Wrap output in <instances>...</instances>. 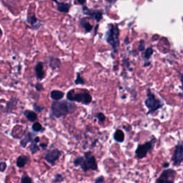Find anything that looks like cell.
<instances>
[{"mask_svg":"<svg viewBox=\"0 0 183 183\" xmlns=\"http://www.w3.org/2000/svg\"><path fill=\"white\" fill-rule=\"evenodd\" d=\"M6 167H7V164H6L5 162H0V171H1V172H4V171L5 170Z\"/></svg>","mask_w":183,"mask_h":183,"instance_id":"83f0119b","label":"cell"},{"mask_svg":"<svg viewBox=\"0 0 183 183\" xmlns=\"http://www.w3.org/2000/svg\"><path fill=\"white\" fill-rule=\"evenodd\" d=\"M39 150H40V148H39L38 146L37 145V143L34 141L32 144V146H31V151H32V154H34Z\"/></svg>","mask_w":183,"mask_h":183,"instance_id":"cb8c5ba5","label":"cell"},{"mask_svg":"<svg viewBox=\"0 0 183 183\" xmlns=\"http://www.w3.org/2000/svg\"><path fill=\"white\" fill-rule=\"evenodd\" d=\"M139 50H144V42L143 41H141V42H140V47Z\"/></svg>","mask_w":183,"mask_h":183,"instance_id":"836d02e7","label":"cell"},{"mask_svg":"<svg viewBox=\"0 0 183 183\" xmlns=\"http://www.w3.org/2000/svg\"><path fill=\"white\" fill-rule=\"evenodd\" d=\"M97 117L99 120V122H104L105 119H106V117H105V116H104V114H102V113H98V114H97Z\"/></svg>","mask_w":183,"mask_h":183,"instance_id":"4316f807","label":"cell"},{"mask_svg":"<svg viewBox=\"0 0 183 183\" xmlns=\"http://www.w3.org/2000/svg\"><path fill=\"white\" fill-rule=\"evenodd\" d=\"M114 138L117 142H118V143H122L124 140V132L120 130H116V132H114Z\"/></svg>","mask_w":183,"mask_h":183,"instance_id":"9a60e30c","label":"cell"},{"mask_svg":"<svg viewBox=\"0 0 183 183\" xmlns=\"http://www.w3.org/2000/svg\"><path fill=\"white\" fill-rule=\"evenodd\" d=\"M46 145H41L40 146H41V147H46Z\"/></svg>","mask_w":183,"mask_h":183,"instance_id":"74e56055","label":"cell"},{"mask_svg":"<svg viewBox=\"0 0 183 183\" xmlns=\"http://www.w3.org/2000/svg\"><path fill=\"white\" fill-rule=\"evenodd\" d=\"M83 11L85 14L92 17V18L95 19L97 22H100L101 19H102V13L101 11H92L87 9L86 7H84Z\"/></svg>","mask_w":183,"mask_h":183,"instance_id":"30bf717a","label":"cell"},{"mask_svg":"<svg viewBox=\"0 0 183 183\" xmlns=\"http://www.w3.org/2000/svg\"><path fill=\"white\" fill-rule=\"evenodd\" d=\"M35 87H36V89L38 91H41L42 89H43V87H42V85H40V84H37L36 85H35Z\"/></svg>","mask_w":183,"mask_h":183,"instance_id":"1f68e13d","label":"cell"},{"mask_svg":"<svg viewBox=\"0 0 183 183\" xmlns=\"http://www.w3.org/2000/svg\"><path fill=\"white\" fill-rule=\"evenodd\" d=\"M34 110H35V111H37V112H40L41 111H42V110H44V108H42V107H40V105L34 104Z\"/></svg>","mask_w":183,"mask_h":183,"instance_id":"f546056e","label":"cell"},{"mask_svg":"<svg viewBox=\"0 0 183 183\" xmlns=\"http://www.w3.org/2000/svg\"><path fill=\"white\" fill-rule=\"evenodd\" d=\"M70 104L66 101H55L52 104V112L57 118L65 116L69 112Z\"/></svg>","mask_w":183,"mask_h":183,"instance_id":"7a4b0ae2","label":"cell"},{"mask_svg":"<svg viewBox=\"0 0 183 183\" xmlns=\"http://www.w3.org/2000/svg\"><path fill=\"white\" fill-rule=\"evenodd\" d=\"M2 31L1 29H0V35H2Z\"/></svg>","mask_w":183,"mask_h":183,"instance_id":"f35d334b","label":"cell"},{"mask_svg":"<svg viewBox=\"0 0 183 183\" xmlns=\"http://www.w3.org/2000/svg\"><path fill=\"white\" fill-rule=\"evenodd\" d=\"M169 166V163L168 162H165L164 165H163V167H166Z\"/></svg>","mask_w":183,"mask_h":183,"instance_id":"d590c367","label":"cell"},{"mask_svg":"<svg viewBox=\"0 0 183 183\" xmlns=\"http://www.w3.org/2000/svg\"><path fill=\"white\" fill-rule=\"evenodd\" d=\"M28 21H29V22H30V23L32 25H34V24H37V22H38V19L34 17V15H32V16H31L30 17H29V18H28Z\"/></svg>","mask_w":183,"mask_h":183,"instance_id":"484cf974","label":"cell"},{"mask_svg":"<svg viewBox=\"0 0 183 183\" xmlns=\"http://www.w3.org/2000/svg\"><path fill=\"white\" fill-rule=\"evenodd\" d=\"M104 182V178H103L102 176L99 177L98 178L96 179V180H95V183H102Z\"/></svg>","mask_w":183,"mask_h":183,"instance_id":"4dcf8cb0","label":"cell"},{"mask_svg":"<svg viewBox=\"0 0 183 183\" xmlns=\"http://www.w3.org/2000/svg\"><path fill=\"white\" fill-rule=\"evenodd\" d=\"M60 155H61V152L58 149H53L46 154L45 159L47 162L53 165L56 162V161L59 158Z\"/></svg>","mask_w":183,"mask_h":183,"instance_id":"9c48e42d","label":"cell"},{"mask_svg":"<svg viewBox=\"0 0 183 183\" xmlns=\"http://www.w3.org/2000/svg\"><path fill=\"white\" fill-rule=\"evenodd\" d=\"M35 72H36L37 78L39 79H42L45 76L44 74V68H43V63L42 62H38L37 64L36 67H35Z\"/></svg>","mask_w":183,"mask_h":183,"instance_id":"8fae6325","label":"cell"},{"mask_svg":"<svg viewBox=\"0 0 183 183\" xmlns=\"http://www.w3.org/2000/svg\"><path fill=\"white\" fill-rule=\"evenodd\" d=\"M84 160H85V158L83 157H79L74 162V164H75V166H81L82 165Z\"/></svg>","mask_w":183,"mask_h":183,"instance_id":"7402d4cb","label":"cell"},{"mask_svg":"<svg viewBox=\"0 0 183 183\" xmlns=\"http://www.w3.org/2000/svg\"><path fill=\"white\" fill-rule=\"evenodd\" d=\"M110 27L111 28L107 32L106 40L114 50H116L119 46V30L117 27H114L113 25H110Z\"/></svg>","mask_w":183,"mask_h":183,"instance_id":"277c9868","label":"cell"},{"mask_svg":"<svg viewBox=\"0 0 183 183\" xmlns=\"http://www.w3.org/2000/svg\"><path fill=\"white\" fill-rule=\"evenodd\" d=\"M80 24L82 26L84 27V29H85V30L87 32H91L92 30V25L89 24V22H86L85 19H82L81 22H80Z\"/></svg>","mask_w":183,"mask_h":183,"instance_id":"e0dca14e","label":"cell"},{"mask_svg":"<svg viewBox=\"0 0 183 183\" xmlns=\"http://www.w3.org/2000/svg\"><path fill=\"white\" fill-rule=\"evenodd\" d=\"M145 104L148 109V112H147L148 114L160 109L163 105L162 102L158 99H157L155 95L153 93H152L149 89L147 91V97L146 99Z\"/></svg>","mask_w":183,"mask_h":183,"instance_id":"3957f363","label":"cell"},{"mask_svg":"<svg viewBox=\"0 0 183 183\" xmlns=\"http://www.w3.org/2000/svg\"><path fill=\"white\" fill-rule=\"evenodd\" d=\"M64 95H65L64 92L59 90H53L51 92V94H50V96H51V98L52 100L56 101L62 100L64 97Z\"/></svg>","mask_w":183,"mask_h":183,"instance_id":"4fadbf2b","label":"cell"},{"mask_svg":"<svg viewBox=\"0 0 183 183\" xmlns=\"http://www.w3.org/2000/svg\"><path fill=\"white\" fill-rule=\"evenodd\" d=\"M55 1L57 3V10L61 12L67 13L69 10L70 5L67 3H63V2H58L57 0H53Z\"/></svg>","mask_w":183,"mask_h":183,"instance_id":"7c38bea8","label":"cell"},{"mask_svg":"<svg viewBox=\"0 0 183 183\" xmlns=\"http://www.w3.org/2000/svg\"><path fill=\"white\" fill-rule=\"evenodd\" d=\"M24 115L29 121L30 122H34L37 119V114L35 113L34 112H32V111L27 110L24 112Z\"/></svg>","mask_w":183,"mask_h":183,"instance_id":"5bb4252c","label":"cell"},{"mask_svg":"<svg viewBox=\"0 0 183 183\" xmlns=\"http://www.w3.org/2000/svg\"><path fill=\"white\" fill-rule=\"evenodd\" d=\"M181 82H182V90H183V75L181 77Z\"/></svg>","mask_w":183,"mask_h":183,"instance_id":"8d00e7d4","label":"cell"},{"mask_svg":"<svg viewBox=\"0 0 183 183\" xmlns=\"http://www.w3.org/2000/svg\"><path fill=\"white\" fill-rule=\"evenodd\" d=\"M20 183H33V181L28 175H24L22 177Z\"/></svg>","mask_w":183,"mask_h":183,"instance_id":"d6986e66","label":"cell"},{"mask_svg":"<svg viewBox=\"0 0 183 183\" xmlns=\"http://www.w3.org/2000/svg\"><path fill=\"white\" fill-rule=\"evenodd\" d=\"M85 160H84L82 165H81L82 169L84 171H87L88 170H96L97 169V164L96 159L94 156L90 155L89 152H86L85 154Z\"/></svg>","mask_w":183,"mask_h":183,"instance_id":"52a82bcc","label":"cell"},{"mask_svg":"<svg viewBox=\"0 0 183 183\" xmlns=\"http://www.w3.org/2000/svg\"><path fill=\"white\" fill-rule=\"evenodd\" d=\"M77 2H78L79 5H85V2H86V0H77Z\"/></svg>","mask_w":183,"mask_h":183,"instance_id":"d6a6232c","label":"cell"},{"mask_svg":"<svg viewBox=\"0 0 183 183\" xmlns=\"http://www.w3.org/2000/svg\"><path fill=\"white\" fill-rule=\"evenodd\" d=\"M67 99L72 102L82 103L84 104H89L92 102V97L87 91L76 92L75 90H70L67 95Z\"/></svg>","mask_w":183,"mask_h":183,"instance_id":"6da1fadb","label":"cell"},{"mask_svg":"<svg viewBox=\"0 0 183 183\" xmlns=\"http://www.w3.org/2000/svg\"><path fill=\"white\" fill-rule=\"evenodd\" d=\"M155 142V140H152L151 141L147 142L144 144V145H138L137 149L135 151L136 157L137 159H143L144 157L147 156L148 152H149L151 149H152L154 143Z\"/></svg>","mask_w":183,"mask_h":183,"instance_id":"5b68a950","label":"cell"},{"mask_svg":"<svg viewBox=\"0 0 183 183\" xmlns=\"http://www.w3.org/2000/svg\"><path fill=\"white\" fill-rule=\"evenodd\" d=\"M153 53V50L152 48H148L147 50H146L145 54V59H148L150 58V57L152 56V54Z\"/></svg>","mask_w":183,"mask_h":183,"instance_id":"d4e9b609","label":"cell"},{"mask_svg":"<svg viewBox=\"0 0 183 183\" xmlns=\"http://www.w3.org/2000/svg\"><path fill=\"white\" fill-rule=\"evenodd\" d=\"M29 159L27 156H19L17 158V165L19 167H24L28 162Z\"/></svg>","mask_w":183,"mask_h":183,"instance_id":"2e32d148","label":"cell"},{"mask_svg":"<svg viewBox=\"0 0 183 183\" xmlns=\"http://www.w3.org/2000/svg\"><path fill=\"white\" fill-rule=\"evenodd\" d=\"M32 130L35 132H40L42 130V125H41L40 122H35L32 125Z\"/></svg>","mask_w":183,"mask_h":183,"instance_id":"44dd1931","label":"cell"},{"mask_svg":"<svg viewBox=\"0 0 183 183\" xmlns=\"http://www.w3.org/2000/svg\"><path fill=\"white\" fill-rule=\"evenodd\" d=\"M176 172L172 169H167L162 172L157 179L156 183H174Z\"/></svg>","mask_w":183,"mask_h":183,"instance_id":"8992f818","label":"cell"},{"mask_svg":"<svg viewBox=\"0 0 183 183\" xmlns=\"http://www.w3.org/2000/svg\"><path fill=\"white\" fill-rule=\"evenodd\" d=\"M172 160L175 166L180 165L183 161V146L177 145L173 153Z\"/></svg>","mask_w":183,"mask_h":183,"instance_id":"ba28073f","label":"cell"},{"mask_svg":"<svg viewBox=\"0 0 183 183\" xmlns=\"http://www.w3.org/2000/svg\"><path fill=\"white\" fill-rule=\"evenodd\" d=\"M62 180H63V178H62V176L61 175L58 174L55 176V178H54V182H59V181H62Z\"/></svg>","mask_w":183,"mask_h":183,"instance_id":"f1b7e54d","label":"cell"},{"mask_svg":"<svg viewBox=\"0 0 183 183\" xmlns=\"http://www.w3.org/2000/svg\"><path fill=\"white\" fill-rule=\"evenodd\" d=\"M31 141H32V135H31V134L28 133L26 136H25V137L24 138V139H23L22 141H21L20 144L23 147H24L25 146H26L29 143H30Z\"/></svg>","mask_w":183,"mask_h":183,"instance_id":"ac0fdd59","label":"cell"},{"mask_svg":"<svg viewBox=\"0 0 183 183\" xmlns=\"http://www.w3.org/2000/svg\"><path fill=\"white\" fill-rule=\"evenodd\" d=\"M58 59H51L50 60V66L52 68H58L60 65V62H58L56 63V62L58 61Z\"/></svg>","mask_w":183,"mask_h":183,"instance_id":"ffe728a7","label":"cell"},{"mask_svg":"<svg viewBox=\"0 0 183 183\" xmlns=\"http://www.w3.org/2000/svg\"><path fill=\"white\" fill-rule=\"evenodd\" d=\"M34 141L36 143H37L38 142L40 141V137H35V139H34Z\"/></svg>","mask_w":183,"mask_h":183,"instance_id":"e575fe53","label":"cell"},{"mask_svg":"<svg viewBox=\"0 0 183 183\" xmlns=\"http://www.w3.org/2000/svg\"><path fill=\"white\" fill-rule=\"evenodd\" d=\"M75 84H77V85H84V84H85V80H84L82 77H81L79 73L77 75V79H76L75 80Z\"/></svg>","mask_w":183,"mask_h":183,"instance_id":"603a6c76","label":"cell"}]
</instances>
